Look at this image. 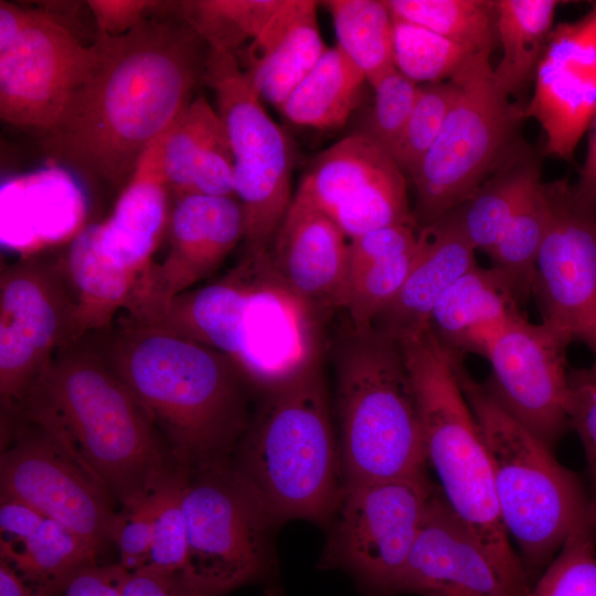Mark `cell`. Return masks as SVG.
I'll return each instance as SVG.
<instances>
[{"label": "cell", "instance_id": "1", "mask_svg": "<svg viewBox=\"0 0 596 596\" xmlns=\"http://www.w3.org/2000/svg\"><path fill=\"white\" fill-rule=\"evenodd\" d=\"M164 13L149 15L121 36L97 33L98 56L88 78L41 136L51 164L89 188L119 195L142 155L203 83L207 46L183 21Z\"/></svg>", "mask_w": 596, "mask_h": 596}, {"label": "cell", "instance_id": "2", "mask_svg": "<svg viewBox=\"0 0 596 596\" xmlns=\"http://www.w3.org/2000/svg\"><path fill=\"white\" fill-rule=\"evenodd\" d=\"M84 338L145 407L182 467L227 461L249 425L256 392L233 360L125 312Z\"/></svg>", "mask_w": 596, "mask_h": 596}, {"label": "cell", "instance_id": "3", "mask_svg": "<svg viewBox=\"0 0 596 596\" xmlns=\"http://www.w3.org/2000/svg\"><path fill=\"white\" fill-rule=\"evenodd\" d=\"M17 417L42 428L121 507L182 468L145 407L85 338L60 348Z\"/></svg>", "mask_w": 596, "mask_h": 596}, {"label": "cell", "instance_id": "4", "mask_svg": "<svg viewBox=\"0 0 596 596\" xmlns=\"http://www.w3.org/2000/svg\"><path fill=\"white\" fill-rule=\"evenodd\" d=\"M138 320L224 353L258 394L321 361L323 321L279 277L268 249L244 252L216 281Z\"/></svg>", "mask_w": 596, "mask_h": 596}, {"label": "cell", "instance_id": "5", "mask_svg": "<svg viewBox=\"0 0 596 596\" xmlns=\"http://www.w3.org/2000/svg\"><path fill=\"white\" fill-rule=\"evenodd\" d=\"M321 361L259 393L232 465L275 523L338 508L340 456Z\"/></svg>", "mask_w": 596, "mask_h": 596}, {"label": "cell", "instance_id": "6", "mask_svg": "<svg viewBox=\"0 0 596 596\" xmlns=\"http://www.w3.org/2000/svg\"><path fill=\"white\" fill-rule=\"evenodd\" d=\"M398 343L416 397L426 464L436 471L444 498L501 568L530 585L500 518L489 455L457 376L459 356L430 328Z\"/></svg>", "mask_w": 596, "mask_h": 596}, {"label": "cell", "instance_id": "7", "mask_svg": "<svg viewBox=\"0 0 596 596\" xmlns=\"http://www.w3.org/2000/svg\"><path fill=\"white\" fill-rule=\"evenodd\" d=\"M456 371L489 455L500 518L530 579L592 515V499L551 448L469 374L461 358Z\"/></svg>", "mask_w": 596, "mask_h": 596}, {"label": "cell", "instance_id": "8", "mask_svg": "<svg viewBox=\"0 0 596 596\" xmlns=\"http://www.w3.org/2000/svg\"><path fill=\"white\" fill-rule=\"evenodd\" d=\"M336 361L343 486L424 473L419 414L401 344L374 328H351Z\"/></svg>", "mask_w": 596, "mask_h": 596}, {"label": "cell", "instance_id": "9", "mask_svg": "<svg viewBox=\"0 0 596 596\" xmlns=\"http://www.w3.org/2000/svg\"><path fill=\"white\" fill-rule=\"evenodd\" d=\"M490 54L478 53L451 77L455 103L409 177L418 230L460 206L518 151L513 135L522 108L497 85Z\"/></svg>", "mask_w": 596, "mask_h": 596}, {"label": "cell", "instance_id": "10", "mask_svg": "<svg viewBox=\"0 0 596 596\" xmlns=\"http://www.w3.org/2000/svg\"><path fill=\"white\" fill-rule=\"evenodd\" d=\"M187 560L181 581L199 596H222L269 566L275 522L228 461L185 469Z\"/></svg>", "mask_w": 596, "mask_h": 596}, {"label": "cell", "instance_id": "11", "mask_svg": "<svg viewBox=\"0 0 596 596\" xmlns=\"http://www.w3.org/2000/svg\"><path fill=\"white\" fill-rule=\"evenodd\" d=\"M203 84L214 94L233 156L244 252L266 251L292 200V145L267 114L235 54L209 49Z\"/></svg>", "mask_w": 596, "mask_h": 596}, {"label": "cell", "instance_id": "12", "mask_svg": "<svg viewBox=\"0 0 596 596\" xmlns=\"http://www.w3.org/2000/svg\"><path fill=\"white\" fill-rule=\"evenodd\" d=\"M436 491L425 472L343 486L324 563L349 571L373 596L398 595Z\"/></svg>", "mask_w": 596, "mask_h": 596}, {"label": "cell", "instance_id": "13", "mask_svg": "<svg viewBox=\"0 0 596 596\" xmlns=\"http://www.w3.org/2000/svg\"><path fill=\"white\" fill-rule=\"evenodd\" d=\"M73 304L57 253L30 254L0 272V398L15 416L67 343Z\"/></svg>", "mask_w": 596, "mask_h": 596}, {"label": "cell", "instance_id": "14", "mask_svg": "<svg viewBox=\"0 0 596 596\" xmlns=\"http://www.w3.org/2000/svg\"><path fill=\"white\" fill-rule=\"evenodd\" d=\"M98 56L56 14L23 11L20 32L0 45V118L15 128L47 132Z\"/></svg>", "mask_w": 596, "mask_h": 596}, {"label": "cell", "instance_id": "15", "mask_svg": "<svg viewBox=\"0 0 596 596\" xmlns=\"http://www.w3.org/2000/svg\"><path fill=\"white\" fill-rule=\"evenodd\" d=\"M12 444L2 451L1 497L60 522L98 552L111 541L117 512L109 492L50 435L15 417Z\"/></svg>", "mask_w": 596, "mask_h": 596}, {"label": "cell", "instance_id": "16", "mask_svg": "<svg viewBox=\"0 0 596 596\" xmlns=\"http://www.w3.org/2000/svg\"><path fill=\"white\" fill-rule=\"evenodd\" d=\"M552 213L532 276L542 322L565 343L587 347L596 364V212L566 181L550 183Z\"/></svg>", "mask_w": 596, "mask_h": 596}, {"label": "cell", "instance_id": "17", "mask_svg": "<svg viewBox=\"0 0 596 596\" xmlns=\"http://www.w3.org/2000/svg\"><path fill=\"white\" fill-rule=\"evenodd\" d=\"M295 193L326 213L349 241L380 227L415 224L404 173L356 131L320 152Z\"/></svg>", "mask_w": 596, "mask_h": 596}, {"label": "cell", "instance_id": "18", "mask_svg": "<svg viewBox=\"0 0 596 596\" xmlns=\"http://www.w3.org/2000/svg\"><path fill=\"white\" fill-rule=\"evenodd\" d=\"M565 343L549 326L512 317L489 348L487 387L500 405L549 448L571 428Z\"/></svg>", "mask_w": 596, "mask_h": 596}, {"label": "cell", "instance_id": "19", "mask_svg": "<svg viewBox=\"0 0 596 596\" xmlns=\"http://www.w3.org/2000/svg\"><path fill=\"white\" fill-rule=\"evenodd\" d=\"M168 251L140 277L123 312L146 318L210 277L244 238L240 202L231 195L189 194L173 199Z\"/></svg>", "mask_w": 596, "mask_h": 596}, {"label": "cell", "instance_id": "20", "mask_svg": "<svg viewBox=\"0 0 596 596\" xmlns=\"http://www.w3.org/2000/svg\"><path fill=\"white\" fill-rule=\"evenodd\" d=\"M595 114L596 2L584 17L551 31L522 117L540 124L547 155L570 160Z\"/></svg>", "mask_w": 596, "mask_h": 596}, {"label": "cell", "instance_id": "21", "mask_svg": "<svg viewBox=\"0 0 596 596\" xmlns=\"http://www.w3.org/2000/svg\"><path fill=\"white\" fill-rule=\"evenodd\" d=\"M510 577L437 489L409 553L400 594L529 596Z\"/></svg>", "mask_w": 596, "mask_h": 596}, {"label": "cell", "instance_id": "22", "mask_svg": "<svg viewBox=\"0 0 596 596\" xmlns=\"http://www.w3.org/2000/svg\"><path fill=\"white\" fill-rule=\"evenodd\" d=\"M268 252L279 277L323 322L345 310L350 241L320 209L295 193Z\"/></svg>", "mask_w": 596, "mask_h": 596}, {"label": "cell", "instance_id": "23", "mask_svg": "<svg viewBox=\"0 0 596 596\" xmlns=\"http://www.w3.org/2000/svg\"><path fill=\"white\" fill-rule=\"evenodd\" d=\"M166 131L142 155L110 215L103 222L86 224L97 249L139 278L153 263L172 210L162 169Z\"/></svg>", "mask_w": 596, "mask_h": 596}, {"label": "cell", "instance_id": "24", "mask_svg": "<svg viewBox=\"0 0 596 596\" xmlns=\"http://www.w3.org/2000/svg\"><path fill=\"white\" fill-rule=\"evenodd\" d=\"M475 253L451 212L421 228L412 269L372 328L397 342L428 329L432 312L441 296L477 265Z\"/></svg>", "mask_w": 596, "mask_h": 596}, {"label": "cell", "instance_id": "25", "mask_svg": "<svg viewBox=\"0 0 596 596\" xmlns=\"http://www.w3.org/2000/svg\"><path fill=\"white\" fill-rule=\"evenodd\" d=\"M317 1L285 0L238 62L262 99L279 108L328 46L317 18Z\"/></svg>", "mask_w": 596, "mask_h": 596}, {"label": "cell", "instance_id": "26", "mask_svg": "<svg viewBox=\"0 0 596 596\" xmlns=\"http://www.w3.org/2000/svg\"><path fill=\"white\" fill-rule=\"evenodd\" d=\"M522 302L509 279L478 265L459 277L436 304L429 328L450 353L487 355L496 338L520 312Z\"/></svg>", "mask_w": 596, "mask_h": 596}, {"label": "cell", "instance_id": "27", "mask_svg": "<svg viewBox=\"0 0 596 596\" xmlns=\"http://www.w3.org/2000/svg\"><path fill=\"white\" fill-rule=\"evenodd\" d=\"M162 169L173 199L189 194L234 195V167L216 109L200 95L167 129Z\"/></svg>", "mask_w": 596, "mask_h": 596}, {"label": "cell", "instance_id": "28", "mask_svg": "<svg viewBox=\"0 0 596 596\" xmlns=\"http://www.w3.org/2000/svg\"><path fill=\"white\" fill-rule=\"evenodd\" d=\"M57 256L73 304L67 340L72 343L110 326L130 304L140 278L109 262L95 246L87 225Z\"/></svg>", "mask_w": 596, "mask_h": 596}, {"label": "cell", "instance_id": "29", "mask_svg": "<svg viewBox=\"0 0 596 596\" xmlns=\"http://www.w3.org/2000/svg\"><path fill=\"white\" fill-rule=\"evenodd\" d=\"M97 554L76 533L44 515L24 533L0 538V561L34 596H55L74 574L97 563Z\"/></svg>", "mask_w": 596, "mask_h": 596}, {"label": "cell", "instance_id": "30", "mask_svg": "<svg viewBox=\"0 0 596 596\" xmlns=\"http://www.w3.org/2000/svg\"><path fill=\"white\" fill-rule=\"evenodd\" d=\"M365 82L362 71L337 45L328 47L278 109L295 125L336 129L358 106Z\"/></svg>", "mask_w": 596, "mask_h": 596}, {"label": "cell", "instance_id": "31", "mask_svg": "<svg viewBox=\"0 0 596 596\" xmlns=\"http://www.w3.org/2000/svg\"><path fill=\"white\" fill-rule=\"evenodd\" d=\"M497 39L502 56L493 68L497 85L514 95L534 79L558 6L556 0H497Z\"/></svg>", "mask_w": 596, "mask_h": 596}, {"label": "cell", "instance_id": "32", "mask_svg": "<svg viewBox=\"0 0 596 596\" xmlns=\"http://www.w3.org/2000/svg\"><path fill=\"white\" fill-rule=\"evenodd\" d=\"M540 183L538 162L518 149L451 213L475 249L487 253L528 195Z\"/></svg>", "mask_w": 596, "mask_h": 596}, {"label": "cell", "instance_id": "33", "mask_svg": "<svg viewBox=\"0 0 596 596\" xmlns=\"http://www.w3.org/2000/svg\"><path fill=\"white\" fill-rule=\"evenodd\" d=\"M337 46L374 85L395 68L393 61V17L384 0H327Z\"/></svg>", "mask_w": 596, "mask_h": 596}, {"label": "cell", "instance_id": "34", "mask_svg": "<svg viewBox=\"0 0 596 596\" xmlns=\"http://www.w3.org/2000/svg\"><path fill=\"white\" fill-rule=\"evenodd\" d=\"M285 0H182L164 2L210 50L237 54L265 29Z\"/></svg>", "mask_w": 596, "mask_h": 596}, {"label": "cell", "instance_id": "35", "mask_svg": "<svg viewBox=\"0 0 596 596\" xmlns=\"http://www.w3.org/2000/svg\"><path fill=\"white\" fill-rule=\"evenodd\" d=\"M394 18L428 29L477 53L492 52L498 39L490 0H384Z\"/></svg>", "mask_w": 596, "mask_h": 596}, {"label": "cell", "instance_id": "36", "mask_svg": "<svg viewBox=\"0 0 596 596\" xmlns=\"http://www.w3.org/2000/svg\"><path fill=\"white\" fill-rule=\"evenodd\" d=\"M552 213L550 183H540L528 195L487 252L493 268L514 287L521 301L531 295L534 263Z\"/></svg>", "mask_w": 596, "mask_h": 596}, {"label": "cell", "instance_id": "37", "mask_svg": "<svg viewBox=\"0 0 596 596\" xmlns=\"http://www.w3.org/2000/svg\"><path fill=\"white\" fill-rule=\"evenodd\" d=\"M477 54L428 29L393 17L394 66L417 84L450 79Z\"/></svg>", "mask_w": 596, "mask_h": 596}, {"label": "cell", "instance_id": "38", "mask_svg": "<svg viewBox=\"0 0 596 596\" xmlns=\"http://www.w3.org/2000/svg\"><path fill=\"white\" fill-rule=\"evenodd\" d=\"M529 596H596V513L577 526Z\"/></svg>", "mask_w": 596, "mask_h": 596}, {"label": "cell", "instance_id": "39", "mask_svg": "<svg viewBox=\"0 0 596 596\" xmlns=\"http://www.w3.org/2000/svg\"><path fill=\"white\" fill-rule=\"evenodd\" d=\"M416 252L417 244L401 256L350 269L345 308L350 328L355 331L372 329L377 316L403 286L415 262Z\"/></svg>", "mask_w": 596, "mask_h": 596}, {"label": "cell", "instance_id": "40", "mask_svg": "<svg viewBox=\"0 0 596 596\" xmlns=\"http://www.w3.org/2000/svg\"><path fill=\"white\" fill-rule=\"evenodd\" d=\"M457 95L455 82L419 85L406 126L391 158L408 178L436 140Z\"/></svg>", "mask_w": 596, "mask_h": 596}, {"label": "cell", "instance_id": "41", "mask_svg": "<svg viewBox=\"0 0 596 596\" xmlns=\"http://www.w3.org/2000/svg\"><path fill=\"white\" fill-rule=\"evenodd\" d=\"M185 469L180 468L153 488V531L146 566L178 577L187 560V530L182 512Z\"/></svg>", "mask_w": 596, "mask_h": 596}, {"label": "cell", "instance_id": "42", "mask_svg": "<svg viewBox=\"0 0 596 596\" xmlns=\"http://www.w3.org/2000/svg\"><path fill=\"white\" fill-rule=\"evenodd\" d=\"M371 87L373 103L356 132L366 136L390 156L406 126L419 84L393 68Z\"/></svg>", "mask_w": 596, "mask_h": 596}, {"label": "cell", "instance_id": "43", "mask_svg": "<svg viewBox=\"0 0 596 596\" xmlns=\"http://www.w3.org/2000/svg\"><path fill=\"white\" fill-rule=\"evenodd\" d=\"M152 531L153 489L134 503L123 507L120 512H117L111 541L118 547L119 564L128 573L147 566Z\"/></svg>", "mask_w": 596, "mask_h": 596}, {"label": "cell", "instance_id": "44", "mask_svg": "<svg viewBox=\"0 0 596 596\" xmlns=\"http://www.w3.org/2000/svg\"><path fill=\"white\" fill-rule=\"evenodd\" d=\"M571 428L582 441L593 483L592 502L596 505V364L568 371Z\"/></svg>", "mask_w": 596, "mask_h": 596}, {"label": "cell", "instance_id": "45", "mask_svg": "<svg viewBox=\"0 0 596 596\" xmlns=\"http://www.w3.org/2000/svg\"><path fill=\"white\" fill-rule=\"evenodd\" d=\"M100 34L121 36L159 11L162 1L89 0L86 2Z\"/></svg>", "mask_w": 596, "mask_h": 596}, {"label": "cell", "instance_id": "46", "mask_svg": "<svg viewBox=\"0 0 596 596\" xmlns=\"http://www.w3.org/2000/svg\"><path fill=\"white\" fill-rule=\"evenodd\" d=\"M128 574L119 563H95L74 574L55 596H121Z\"/></svg>", "mask_w": 596, "mask_h": 596}, {"label": "cell", "instance_id": "47", "mask_svg": "<svg viewBox=\"0 0 596 596\" xmlns=\"http://www.w3.org/2000/svg\"><path fill=\"white\" fill-rule=\"evenodd\" d=\"M121 596H199L180 577L151 568L128 574Z\"/></svg>", "mask_w": 596, "mask_h": 596}, {"label": "cell", "instance_id": "48", "mask_svg": "<svg viewBox=\"0 0 596 596\" xmlns=\"http://www.w3.org/2000/svg\"><path fill=\"white\" fill-rule=\"evenodd\" d=\"M574 200L586 210L596 212V114L593 118V132L578 179L572 185Z\"/></svg>", "mask_w": 596, "mask_h": 596}, {"label": "cell", "instance_id": "49", "mask_svg": "<svg viewBox=\"0 0 596 596\" xmlns=\"http://www.w3.org/2000/svg\"><path fill=\"white\" fill-rule=\"evenodd\" d=\"M0 596H34L14 571L0 561Z\"/></svg>", "mask_w": 596, "mask_h": 596}, {"label": "cell", "instance_id": "50", "mask_svg": "<svg viewBox=\"0 0 596 596\" xmlns=\"http://www.w3.org/2000/svg\"><path fill=\"white\" fill-rule=\"evenodd\" d=\"M595 513H596V507H594Z\"/></svg>", "mask_w": 596, "mask_h": 596}]
</instances>
